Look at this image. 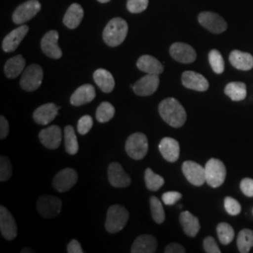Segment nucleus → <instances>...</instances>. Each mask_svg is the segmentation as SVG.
<instances>
[{
  "instance_id": "obj_1",
  "label": "nucleus",
  "mask_w": 253,
  "mask_h": 253,
  "mask_svg": "<svg viewBox=\"0 0 253 253\" xmlns=\"http://www.w3.org/2000/svg\"><path fill=\"white\" fill-rule=\"evenodd\" d=\"M159 113L163 120L172 127H181L187 120L185 109L173 98L163 100L159 105Z\"/></svg>"
},
{
  "instance_id": "obj_2",
  "label": "nucleus",
  "mask_w": 253,
  "mask_h": 253,
  "mask_svg": "<svg viewBox=\"0 0 253 253\" xmlns=\"http://www.w3.org/2000/svg\"><path fill=\"white\" fill-rule=\"evenodd\" d=\"M127 30L128 27L125 20L119 17L112 19L103 30V41L107 45L117 47L125 41Z\"/></svg>"
},
{
  "instance_id": "obj_3",
  "label": "nucleus",
  "mask_w": 253,
  "mask_h": 253,
  "mask_svg": "<svg viewBox=\"0 0 253 253\" xmlns=\"http://www.w3.org/2000/svg\"><path fill=\"white\" fill-rule=\"evenodd\" d=\"M128 211L120 205H113L109 208L105 221V229L110 234H117L126 226L128 220Z\"/></svg>"
},
{
  "instance_id": "obj_4",
  "label": "nucleus",
  "mask_w": 253,
  "mask_h": 253,
  "mask_svg": "<svg viewBox=\"0 0 253 253\" xmlns=\"http://www.w3.org/2000/svg\"><path fill=\"white\" fill-rule=\"evenodd\" d=\"M206 179L211 188L220 187L226 178V167L217 159H210L206 166Z\"/></svg>"
},
{
  "instance_id": "obj_5",
  "label": "nucleus",
  "mask_w": 253,
  "mask_h": 253,
  "mask_svg": "<svg viewBox=\"0 0 253 253\" xmlns=\"http://www.w3.org/2000/svg\"><path fill=\"white\" fill-rule=\"evenodd\" d=\"M126 152L132 160L140 161L148 152L147 137L142 132H136L129 136L126 141Z\"/></svg>"
},
{
  "instance_id": "obj_6",
  "label": "nucleus",
  "mask_w": 253,
  "mask_h": 253,
  "mask_svg": "<svg viewBox=\"0 0 253 253\" xmlns=\"http://www.w3.org/2000/svg\"><path fill=\"white\" fill-rule=\"evenodd\" d=\"M43 79V70L40 65L37 64H31L27 67L24 71L20 85L22 89L31 92V91L37 90Z\"/></svg>"
},
{
  "instance_id": "obj_7",
  "label": "nucleus",
  "mask_w": 253,
  "mask_h": 253,
  "mask_svg": "<svg viewBox=\"0 0 253 253\" xmlns=\"http://www.w3.org/2000/svg\"><path fill=\"white\" fill-rule=\"evenodd\" d=\"M62 208V202L52 195H42L37 202L39 214L45 218H53L59 215Z\"/></svg>"
},
{
  "instance_id": "obj_8",
  "label": "nucleus",
  "mask_w": 253,
  "mask_h": 253,
  "mask_svg": "<svg viewBox=\"0 0 253 253\" xmlns=\"http://www.w3.org/2000/svg\"><path fill=\"white\" fill-rule=\"evenodd\" d=\"M198 21L201 26L207 28L214 34H220L226 31V21L220 15L211 11H203L198 15Z\"/></svg>"
},
{
  "instance_id": "obj_9",
  "label": "nucleus",
  "mask_w": 253,
  "mask_h": 253,
  "mask_svg": "<svg viewBox=\"0 0 253 253\" xmlns=\"http://www.w3.org/2000/svg\"><path fill=\"white\" fill-rule=\"evenodd\" d=\"M41 9L42 5L38 0H28L14 10L12 14V21L17 25H22L35 17Z\"/></svg>"
},
{
  "instance_id": "obj_10",
  "label": "nucleus",
  "mask_w": 253,
  "mask_h": 253,
  "mask_svg": "<svg viewBox=\"0 0 253 253\" xmlns=\"http://www.w3.org/2000/svg\"><path fill=\"white\" fill-rule=\"evenodd\" d=\"M182 172L190 184L200 187L206 182V169L198 163L187 161L182 165Z\"/></svg>"
},
{
  "instance_id": "obj_11",
  "label": "nucleus",
  "mask_w": 253,
  "mask_h": 253,
  "mask_svg": "<svg viewBox=\"0 0 253 253\" xmlns=\"http://www.w3.org/2000/svg\"><path fill=\"white\" fill-rule=\"evenodd\" d=\"M0 231L2 236L9 241L13 240L18 234L14 218L9 210L3 206L0 207Z\"/></svg>"
},
{
  "instance_id": "obj_12",
  "label": "nucleus",
  "mask_w": 253,
  "mask_h": 253,
  "mask_svg": "<svg viewBox=\"0 0 253 253\" xmlns=\"http://www.w3.org/2000/svg\"><path fill=\"white\" fill-rule=\"evenodd\" d=\"M78 180V174L72 168H66L57 172L53 180V187L58 192L71 190Z\"/></svg>"
},
{
  "instance_id": "obj_13",
  "label": "nucleus",
  "mask_w": 253,
  "mask_h": 253,
  "mask_svg": "<svg viewBox=\"0 0 253 253\" xmlns=\"http://www.w3.org/2000/svg\"><path fill=\"white\" fill-rule=\"evenodd\" d=\"M160 85V77L156 74H146L140 80L136 82L132 89L136 95L141 97H146L153 95Z\"/></svg>"
},
{
  "instance_id": "obj_14",
  "label": "nucleus",
  "mask_w": 253,
  "mask_h": 253,
  "mask_svg": "<svg viewBox=\"0 0 253 253\" xmlns=\"http://www.w3.org/2000/svg\"><path fill=\"white\" fill-rule=\"evenodd\" d=\"M39 138L42 145L48 149H56L62 142V130L56 125L49 126L40 131Z\"/></svg>"
},
{
  "instance_id": "obj_15",
  "label": "nucleus",
  "mask_w": 253,
  "mask_h": 253,
  "mask_svg": "<svg viewBox=\"0 0 253 253\" xmlns=\"http://www.w3.org/2000/svg\"><path fill=\"white\" fill-rule=\"evenodd\" d=\"M170 54L174 60L184 64L194 62L197 58L196 51L184 42H175L170 47Z\"/></svg>"
},
{
  "instance_id": "obj_16",
  "label": "nucleus",
  "mask_w": 253,
  "mask_h": 253,
  "mask_svg": "<svg viewBox=\"0 0 253 253\" xmlns=\"http://www.w3.org/2000/svg\"><path fill=\"white\" fill-rule=\"evenodd\" d=\"M58 38V32L56 30H51L46 33L41 42L42 52L53 59H59L62 56V51L57 44Z\"/></svg>"
},
{
  "instance_id": "obj_17",
  "label": "nucleus",
  "mask_w": 253,
  "mask_h": 253,
  "mask_svg": "<svg viewBox=\"0 0 253 253\" xmlns=\"http://www.w3.org/2000/svg\"><path fill=\"white\" fill-rule=\"evenodd\" d=\"M108 179L110 184L115 188H126L131 183L129 175L118 163H112L109 165Z\"/></svg>"
},
{
  "instance_id": "obj_18",
  "label": "nucleus",
  "mask_w": 253,
  "mask_h": 253,
  "mask_svg": "<svg viewBox=\"0 0 253 253\" xmlns=\"http://www.w3.org/2000/svg\"><path fill=\"white\" fill-rule=\"evenodd\" d=\"M28 30H29V27H27V25H23L12 30L3 40V42H2L3 51L6 53L14 52L18 48L24 38L27 36Z\"/></svg>"
},
{
  "instance_id": "obj_19",
  "label": "nucleus",
  "mask_w": 253,
  "mask_h": 253,
  "mask_svg": "<svg viewBox=\"0 0 253 253\" xmlns=\"http://www.w3.org/2000/svg\"><path fill=\"white\" fill-rule=\"evenodd\" d=\"M182 84L185 87L191 90L204 92L209 88V83L207 78L200 73L187 71L182 74Z\"/></svg>"
},
{
  "instance_id": "obj_20",
  "label": "nucleus",
  "mask_w": 253,
  "mask_h": 253,
  "mask_svg": "<svg viewBox=\"0 0 253 253\" xmlns=\"http://www.w3.org/2000/svg\"><path fill=\"white\" fill-rule=\"evenodd\" d=\"M160 152L163 155V158L169 162L174 163L178 160L180 154L179 143L171 137H165L161 141L159 145Z\"/></svg>"
},
{
  "instance_id": "obj_21",
  "label": "nucleus",
  "mask_w": 253,
  "mask_h": 253,
  "mask_svg": "<svg viewBox=\"0 0 253 253\" xmlns=\"http://www.w3.org/2000/svg\"><path fill=\"white\" fill-rule=\"evenodd\" d=\"M61 108L56 106L54 103H46L34 111L33 119L37 124L40 125H48L56 118L58 114V110Z\"/></svg>"
},
{
  "instance_id": "obj_22",
  "label": "nucleus",
  "mask_w": 253,
  "mask_h": 253,
  "mask_svg": "<svg viewBox=\"0 0 253 253\" xmlns=\"http://www.w3.org/2000/svg\"><path fill=\"white\" fill-rule=\"evenodd\" d=\"M96 97V91L92 84H83L73 92L71 97V103L73 106H82L91 102Z\"/></svg>"
},
{
  "instance_id": "obj_23",
  "label": "nucleus",
  "mask_w": 253,
  "mask_h": 253,
  "mask_svg": "<svg viewBox=\"0 0 253 253\" xmlns=\"http://www.w3.org/2000/svg\"><path fill=\"white\" fill-rule=\"evenodd\" d=\"M158 248L157 239L150 235L138 236L133 242L130 252L132 253H154Z\"/></svg>"
},
{
  "instance_id": "obj_24",
  "label": "nucleus",
  "mask_w": 253,
  "mask_h": 253,
  "mask_svg": "<svg viewBox=\"0 0 253 253\" xmlns=\"http://www.w3.org/2000/svg\"><path fill=\"white\" fill-rule=\"evenodd\" d=\"M137 68L146 73V74H156L160 75L163 73V64L161 63L157 58L154 56L145 54L142 55L137 61Z\"/></svg>"
},
{
  "instance_id": "obj_25",
  "label": "nucleus",
  "mask_w": 253,
  "mask_h": 253,
  "mask_svg": "<svg viewBox=\"0 0 253 253\" xmlns=\"http://www.w3.org/2000/svg\"><path fill=\"white\" fill-rule=\"evenodd\" d=\"M229 60L232 66L240 71H250L253 68V54L234 50L229 55Z\"/></svg>"
},
{
  "instance_id": "obj_26",
  "label": "nucleus",
  "mask_w": 253,
  "mask_h": 253,
  "mask_svg": "<svg viewBox=\"0 0 253 253\" xmlns=\"http://www.w3.org/2000/svg\"><path fill=\"white\" fill-rule=\"evenodd\" d=\"M179 220L186 235L190 237H195L198 235L201 228L199 219L192 215L190 211H183L179 216Z\"/></svg>"
},
{
  "instance_id": "obj_27",
  "label": "nucleus",
  "mask_w": 253,
  "mask_h": 253,
  "mask_svg": "<svg viewBox=\"0 0 253 253\" xmlns=\"http://www.w3.org/2000/svg\"><path fill=\"white\" fill-rule=\"evenodd\" d=\"M84 17V9L81 5L74 3L72 4L64 16V25L70 29H74L81 24Z\"/></svg>"
},
{
  "instance_id": "obj_28",
  "label": "nucleus",
  "mask_w": 253,
  "mask_h": 253,
  "mask_svg": "<svg viewBox=\"0 0 253 253\" xmlns=\"http://www.w3.org/2000/svg\"><path fill=\"white\" fill-rule=\"evenodd\" d=\"M93 79L104 93H111L115 88V79L107 70L98 69L93 74Z\"/></svg>"
},
{
  "instance_id": "obj_29",
  "label": "nucleus",
  "mask_w": 253,
  "mask_h": 253,
  "mask_svg": "<svg viewBox=\"0 0 253 253\" xmlns=\"http://www.w3.org/2000/svg\"><path fill=\"white\" fill-rule=\"evenodd\" d=\"M25 68L26 59L21 54H18L9 58L6 62L4 67V72L8 78L14 79L23 73V71H25Z\"/></svg>"
},
{
  "instance_id": "obj_30",
  "label": "nucleus",
  "mask_w": 253,
  "mask_h": 253,
  "mask_svg": "<svg viewBox=\"0 0 253 253\" xmlns=\"http://www.w3.org/2000/svg\"><path fill=\"white\" fill-rule=\"evenodd\" d=\"M224 93L234 101H241L247 97V86L242 82H231L224 88Z\"/></svg>"
},
{
  "instance_id": "obj_31",
  "label": "nucleus",
  "mask_w": 253,
  "mask_h": 253,
  "mask_svg": "<svg viewBox=\"0 0 253 253\" xmlns=\"http://www.w3.org/2000/svg\"><path fill=\"white\" fill-rule=\"evenodd\" d=\"M65 138V148L67 153L75 155L79 150V144L77 141V136L75 130L72 126H67L64 129Z\"/></svg>"
},
{
  "instance_id": "obj_32",
  "label": "nucleus",
  "mask_w": 253,
  "mask_h": 253,
  "mask_svg": "<svg viewBox=\"0 0 253 253\" xmlns=\"http://www.w3.org/2000/svg\"><path fill=\"white\" fill-rule=\"evenodd\" d=\"M253 247V231L244 229L240 231L237 236V248L241 253H250Z\"/></svg>"
},
{
  "instance_id": "obj_33",
  "label": "nucleus",
  "mask_w": 253,
  "mask_h": 253,
  "mask_svg": "<svg viewBox=\"0 0 253 253\" xmlns=\"http://www.w3.org/2000/svg\"><path fill=\"white\" fill-rule=\"evenodd\" d=\"M145 181L146 188L151 191H158L164 185V178L147 168L145 172Z\"/></svg>"
},
{
  "instance_id": "obj_34",
  "label": "nucleus",
  "mask_w": 253,
  "mask_h": 253,
  "mask_svg": "<svg viewBox=\"0 0 253 253\" xmlns=\"http://www.w3.org/2000/svg\"><path fill=\"white\" fill-rule=\"evenodd\" d=\"M116 114L115 107L107 101L100 103L96 112V118L100 123L109 122Z\"/></svg>"
},
{
  "instance_id": "obj_35",
  "label": "nucleus",
  "mask_w": 253,
  "mask_h": 253,
  "mask_svg": "<svg viewBox=\"0 0 253 253\" xmlns=\"http://www.w3.org/2000/svg\"><path fill=\"white\" fill-rule=\"evenodd\" d=\"M217 233L221 244L229 245L235 238L234 228L226 222H221L217 225Z\"/></svg>"
},
{
  "instance_id": "obj_36",
  "label": "nucleus",
  "mask_w": 253,
  "mask_h": 253,
  "mask_svg": "<svg viewBox=\"0 0 253 253\" xmlns=\"http://www.w3.org/2000/svg\"><path fill=\"white\" fill-rule=\"evenodd\" d=\"M208 61H209V64L214 73H217V74H221L224 72V69H225L224 59H223L221 54L216 49H213L209 52Z\"/></svg>"
},
{
  "instance_id": "obj_37",
  "label": "nucleus",
  "mask_w": 253,
  "mask_h": 253,
  "mask_svg": "<svg viewBox=\"0 0 253 253\" xmlns=\"http://www.w3.org/2000/svg\"><path fill=\"white\" fill-rule=\"evenodd\" d=\"M150 209L154 221L158 224H163L165 220V212L162 202L156 196H152L150 198Z\"/></svg>"
},
{
  "instance_id": "obj_38",
  "label": "nucleus",
  "mask_w": 253,
  "mask_h": 253,
  "mask_svg": "<svg viewBox=\"0 0 253 253\" xmlns=\"http://www.w3.org/2000/svg\"><path fill=\"white\" fill-rule=\"evenodd\" d=\"M12 175L11 163L6 156L0 157V181L5 182L9 180Z\"/></svg>"
},
{
  "instance_id": "obj_39",
  "label": "nucleus",
  "mask_w": 253,
  "mask_h": 253,
  "mask_svg": "<svg viewBox=\"0 0 253 253\" xmlns=\"http://www.w3.org/2000/svg\"><path fill=\"white\" fill-rule=\"evenodd\" d=\"M224 208L226 210L227 213L232 215V216H237L241 212V205L234 199L233 197H225L224 199Z\"/></svg>"
},
{
  "instance_id": "obj_40",
  "label": "nucleus",
  "mask_w": 253,
  "mask_h": 253,
  "mask_svg": "<svg viewBox=\"0 0 253 253\" xmlns=\"http://www.w3.org/2000/svg\"><path fill=\"white\" fill-rule=\"evenodd\" d=\"M148 0H127L126 9L131 13H140L146 9Z\"/></svg>"
},
{
  "instance_id": "obj_41",
  "label": "nucleus",
  "mask_w": 253,
  "mask_h": 253,
  "mask_svg": "<svg viewBox=\"0 0 253 253\" xmlns=\"http://www.w3.org/2000/svg\"><path fill=\"white\" fill-rule=\"evenodd\" d=\"M92 126H93V118H91L90 116H84L78 121L77 129L81 135H85L86 133L89 132Z\"/></svg>"
},
{
  "instance_id": "obj_42",
  "label": "nucleus",
  "mask_w": 253,
  "mask_h": 253,
  "mask_svg": "<svg viewBox=\"0 0 253 253\" xmlns=\"http://www.w3.org/2000/svg\"><path fill=\"white\" fill-rule=\"evenodd\" d=\"M163 202L167 206H172L176 204L182 198V194L177 191H168L163 193Z\"/></svg>"
},
{
  "instance_id": "obj_43",
  "label": "nucleus",
  "mask_w": 253,
  "mask_h": 253,
  "mask_svg": "<svg viewBox=\"0 0 253 253\" xmlns=\"http://www.w3.org/2000/svg\"><path fill=\"white\" fill-rule=\"evenodd\" d=\"M204 250L208 253H220L221 251L219 250L217 242L212 236H208L204 240Z\"/></svg>"
},
{
  "instance_id": "obj_44",
  "label": "nucleus",
  "mask_w": 253,
  "mask_h": 253,
  "mask_svg": "<svg viewBox=\"0 0 253 253\" xmlns=\"http://www.w3.org/2000/svg\"><path fill=\"white\" fill-rule=\"evenodd\" d=\"M240 190L247 197H253V179L244 178L240 182Z\"/></svg>"
},
{
  "instance_id": "obj_45",
  "label": "nucleus",
  "mask_w": 253,
  "mask_h": 253,
  "mask_svg": "<svg viewBox=\"0 0 253 253\" xmlns=\"http://www.w3.org/2000/svg\"><path fill=\"white\" fill-rule=\"evenodd\" d=\"M9 122L3 116L0 117V138L5 139L9 135Z\"/></svg>"
},
{
  "instance_id": "obj_46",
  "label": "nucleus",
  "mask_w": 253,
  "mask_h": 253,
  "mask_svg": "<svg viewBox=\"0 0 253 253\" xmlns=\"http://www.w3.org/2000/svg\"><path fill=\"white\" fill-rule=\"evenodd\" d=\"M165 253H185L186 250L182 245L178 243H172L169 244L164 250Z\"/></svg>"
},
{
  "instance_id": "obj_47",
  "label": "nucleus",
  "mask_w": 253,
  "mask_h": 253,
  "mask_svg": "<svg viewBox=\"0 0 253 253\" xmlns=\"http://www.w3.org/2000/svg\"><path fill=\"white\" fill-rule=\"evenodd\" d=\"M67 252L69 253H84V251L82 250L81 245H80V243H79L77 240H75V239H73V240L69 243L68 247H67Z\"/></svg>"
},
{
  "instance_id": "obj_48",
  "label": "nucleus",
  "mask_w": 253,
  "mask_h": 253,
  "mask_svg": "<svg viewBox=\"0 0 253 253\" xmlns=\"http://www.w3.org/2000/svg\"><path fill=\"white\" fill-rule=\"evenodd\" d=\"M21 253H34V251H32V250H30V249H24L23 251H21Z\"/></svg>"
},
{
  "instance_id": "obj_49",
  "label": "nucleus",
  "mask_w": 253,
  "mask_h": 253,
  "mask_svg": "<svg viewBox=\"0 0 253 253\" xmlns=\"http://www.w3.org/2000/svg\"><path fill=\"white\" fill-rule=\"evenodd\" d=\"M99 2H100V3H107V2H109L110 0H98Z\"/></svg>"
},
{
  "instance_id": "obj_50",
  "label": "nucleus",
  "mask_w": 253,
  "mask_h": 253,
  "mask_svg": "<svg viewBox=\"0 0 253 253\" xmlns=\"http://www.w3.org/2000/svg\"></svg>"
}]
</instances>
